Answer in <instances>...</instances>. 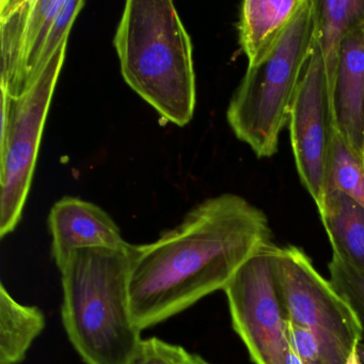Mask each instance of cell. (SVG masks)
Segmentation results:
<instances>
[{
    "label": "cell",
    "mask_w": 364,
    "mask_h": 364,
    "mask_svg": "<svg viewBox=\"0 0 364 364\" xmlns=\"http://www.w3.org/2000/svg\"><path fill=\"white\" fill-rule=\"evenodd\" d=\"M272 237L263 210L225 193L198 204L154 242L132 245L129 298L136 327L142 332L225 291Z\"/></svg>",
    "instance_id": "obj_1"
},
{
    "label": "cell",
    "mask_w": 364,
    "mask_h": 364,
    "mask_svg": "<svg viewBox=\"0 0 364 364\" xmlns=\"http://www.w3.org/2000/svg\"><path fill=\"white\" fill-rule=\"evenodd\" d=\"M131 249H82L59 270L63 328L86 364H129L142 340L129 310Z\"/></svg>",
    "instance_id": "obj_2"
},
{
    "label": "cell",
    "mask_w": 364,
    "mask_h": 364,
    "mask_svg": "<svg viewBox=\"0 0 364 364\" xmlns=\"http://www.w3.org/2000/svg\"><path fill=\"white\" fill-rule=\"evenodd\" d=\"M125 82L168 122L185 127L196 108L193 44L169 0H129L114 38Z\"/></svg>",
    "instance_id": "obj_3"
},
{
    "label": "cell",
    "mask_w": 364,
    "mask_h": 364,
    "mask_svg": "<svg viewBox=\"0 0 364 364\" xmlns=\"http://www.w3.org/2000/svg\"><path fill=\"white\" fill-rule=\"evenodd\" d=\"M318 0H304L276 46L247 68L230 101L227 120L237 139L259 159L278 151L281 133L316 42Z\"/></svg>",
    "instance_id": "obj_4"
},
{
    "label": "cell",
    "mask_w": 364,
    "mask_h": 364,
    "mask_svg": "<svg viewBox=\"0 0 364 364\" xmlns=\"http://www.w3.org/2000/svg\"><path fill=\"white\" fill-rule=\"evenodd\" d=\"M272 266L287 319L314 334L323 364H349L362 341L350 306L302 249L274 244Z\"/></svg>",
    "instance_id": "obj_5"
},
{
    "label": "cell",
    "mask_w": 364,
    "mask_h": 364,
    "mask_svg": "<svg viewBox=\"0 0 364 364\" xmlns=\"http://www.w3.org/2000/svg\"><path fill=\"white\" fill-rule=\"evenodd\" d=\"M84 6L82 0H3L0 89L20 97L69 40Z\"/></svg>",
    "instance_id": "obj_6"
},
{
    "label": "cell",
    "mask_w": 364,
    "mask_h": 364,
    "mask_svg": "<svg viewBox=\"0 0 364 364\" xmlns=\"http://www.w3.org/2000/svg\"><path fill=\"white\" fill-rule=\"evenodd\" d=\"M67 48L68 41L63 42L39 77L20 97H12L9 131L0 139L1 238L12 233L22 218Z\"/></svg>",
    "instance_id": "obj_7"
},
{
    "label": "cell",
    "mask_w": 364,
    "mask_h": 364,
    "mask_svg": "<svg viewBox=\"0 0 364 364\" xmlns=\"http://www.w3.org/2000/svg\"><path fill=\"white\" fill-rule=\"evenodd\" d=\"M272 246L251 257L225 287L232 327L255 364H285L289 342L272 266Z\"/></svg>",
    "instance_id": "obj_8"
},
{
    "label": "cell",
    "mask_w": 364,
    "mask_h": 364,
    "mask_svg": "<svg viewBox=\"0 0 364 364\" xmlns=\"http://www.w3.org/2000/svg\"><path fill=\"white\" fill-rule=\"evenodd\" d=\"M289 127L298 176L318 210L325 201L326 164L334 122L317 39L291 104Z\"/></svg>",
    "instance_id": "obj_9"
},
{
    "label": "cell",
    "mask_w": 364,
    "mask_h": 364,
    "mask_svg": "<svg viewBox=\"0 0 364 364\" xmlns=\"http://www.w3.org/2000/svg\"><path fill=\"white\" fill-rule=\"evenodd\" d=\"M52 257L59 270L72 253L82 249H124L125 242L114 219L100 206L80 198L65 197L54 204L48 216Z\"/></svg>",
    "instance_id": "obj_10"
},
{
    "label": "cell",
    "mask_w": 364,
    "mask_h": 364,
    "mask_svg": "<svg viewBox=\"0 0 364 364\" xmlns=\"http://www.w3.org/2000/svg\"><path fill=\"white\" fill-rule=\"evenodd\" d=\"M331 107L334 127L364 156V21L343 41Z\"/></svg>",
    "instance_id": "obj_11"
},
{
    "label": "cell",
    "mask_w": 364,
    "mask_h": 364,
    "mask_svg": "<svg viewBox=\"0 0 364 364\" xmlns=\"http://www.w3.org/2000/svg\"><path fill=\"white\" fill-rule=\"evenodd\" d=\"M304 0H246L240 8L238 38L248 67L259 63L287 31Z\"/></svg>",
    "instance_id": "obj_12"
},
{
    "label": "cell",
    "mask_w": 364,
    "mask_h": 364,
    "mask_svg": "<svg viewBox=\"0 0 364 364\" xmlns=\"http://www.w3.org/2000/svg\"><path fill=\"white\" fill-rule=\"evenodd\" d=\"M318 213L332 253L364 269V208L344 193H330Z\"/></svg>",
    "instance_id": "obj_13"
},
{
    "label": "cell",
    "mask_w": 364,
    "mask_h": 364,
    "mask_svg": "<svg viewBox=\"0 0 364 364\" xmlns=\"http://www.w3.org/2000/svg\"><path fill=\"white\" fill-rule=\"evenodd\" d=\"M46 315L36 306L16 301L0 284V364H21L44 331Z\"/></svg>",
    "instance_id": "obj_14"
},
{
    "label": "cell",
    "mask_w": 364,
    "mask_h": 364,
    "mask_svg": "<svg viewBox=\"0 0 364 364\" xmlns=\"http://www.w3.org/2000/svg\"><path fill=\"white\" fill-rule=\"evenodd\" d=\"M363 21L364 0H318L316 39L325 65L330 99L343 41Z\"/></svg>",
    "instance_id": "obj_15"
},
{
    "label": "cell",
    "mask_w": 364,
    "mask_h": 364,
    "mask_svg": "<svg viewBox=\"0 0 364 364\" xmlns=\"http://www.w3.org/2000/svg\"><path fill=\"white\" fill-rule=\"evenodd\" d=\"M326 195L341 193L364 208V156L334 127L328 152L325 176Z\"/></svg>",
    "instance_id": "obj_16"
},
{
    "label": "cell",
    "mask_w": 364,
    "mask_h": 364,
    "mask_svg": "<svg viewBox=\"0 0 364 364\" xmlns=\"http://www.w3.org/2000/svg\"><path fill=\"white\" fill-rule=\"evenodd\" d=\"M328 268L330 283L353 310L361 328V342L364 343V269L333 253Z\"/></svg>",
    "instance_id": "obj_17"
},
{
    "label": "cell",
    "mask_w": 364,
    "mask_h": 364,
    "mask_svg": "<svg viewBox=\"0 0 364 364\" xmlns=\"http://www.w3.org/2000/svg\"><path fill=\"white\" fill-rule=\"evenodd\" d=\"M188 350L157 336L142 338L129 364H180Z\"/></svg>",
    "instance_id": "obj_18"
},
{
    "label": "cell",
    "mask_w": 364,
    "mask_h": 364,
    "mask_svg": "<svg viewBox=\"0 0 364 364\" xmlns=\"http://www.w3.org/2000/svg\"><path fill=\"white\" fill-rule=\"evenodd\" d=\"M287 338L304 364H323L318 341L310 330L287 319Z\"/></svg>",
    "instance_id": "obj_19"
},
{
    "label": "cell",
    "mask_w": 364,
    "mask_h": 364,
    "mask_svg": "<svg viewBox=\"0 0 364 364\" xmlns=\"http://www.w3.org/2000/svg\"><path fill=\"white\" fill-rule=\"evenodd\" d=\"M180 364H216L208 361L199 353H187Z\"/></svg>",
    "instance_id": "obj_20"
},
{
    "label": "cell",
    "mask_w": 364,
    "mask_h": 364,
    "mask_svg": "<svg viewBox=\"0 0 364 364\" xmlns=\"http://www.w3.org/2000/svg\"><path fill=\"white\" fill-rule=\"evenodd\" d=\"M285 364H304L302 360L298 357L297 353L294 350L293 347L291 344L289 345L287 349V353H285L284 358Z\"/></svg>",
    "instance_id": "obj_21"
},
{
    "label": "cell",
    "mask_w": 364,
    "mask_h": 364,
    "mask_svg": "<svg viewBox=\"0 0 364 364\" xmlns=\"http://www.w3.org/2000/svg\"><path fill=\"white\" fill-rule=\"evenodd\" d=\"M357 355L359 357L360 362L364 364V343L360 342L357 346Z\"/></svg>",
    "instance_id": "obj_22"
}]
</instances>
